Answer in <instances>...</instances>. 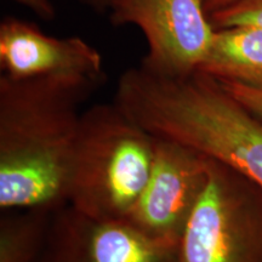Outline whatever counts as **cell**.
<instances>
[{
	"mask_svg": "<svg viewBox=\"0 0 262 262\" xmlns=\"http://www.w3.org/2000/svg\"><path fill=\"white\" fill-rule=\"evenodd\" d=\"M209 158L157 137L146 187L125 220L146 237L181 244L208 179Z\"/></svg>",
	"mask_w": 262,
	"mask_h": 262,
	"instance_id": "obj_6",
	"label": "cell"
},
{
	"mask_svg": "<svg viewBox=\"0 0 262 262\" xmlns=\"http://www.w3.org/2000/svg\"><path fill=\"white\" fill-rule=\"evenodd\" d=\"M21 210V214L2 217L0 262H37L44 249L55 210L44 208Z\"/></svg>",
	"mask_w": 262,
	"mask_h": 262,
	"instance_id": "obj_10",
	"label": "cell"
},
{
	"mask_svg": "<svg viewBox=\"0 0 262 262\" xmlns=\"http://www.w3.org/2000/svg\"><path fill=\"white\" fill-rule=\"evenodd\" d=\"M107 15L116 27L139 28L148 47L140 63L168 75L199 70L215 33L202 0H110Z\"/></svg>",
	"mask_w": 262,
	"mask_h": 262,
	"instance_id": "obj_5",
	"label": "cell"
},
{
	"mask_svg": "<svg viewBox=\"0 0 262 262\" xmlns=\"http://www.w3.org/2000/svg\"><path fill=\"white\" fill-rule=\"evenodd\" d=\"M199 70L219 80L262 83V28L233 26L215 29Z\"/></svg>",
	"mask_w": 262,
	"mask_h": 262,
	"instance_id": "obj_9",
	"label": "cell"
},
{
	"mask_svg": "<svg viewBox=\"0 0 262 262\" xmlns=\"http://www.w3.org/2000/svg\"><path fill=\"white\" fill-rule=\"evenodd\" d=\"M77 2H79L81 5L86 6L88 9L96 12V14L104 15L107 14L110 0H77Z\"/></svg>",
	"mask_w": 262,
	"mask_h": 262,
	"instance_id": "obj_15",
	"label": "cell"
},
{
	"mask_svg": "<svg viewBox=\"0 0 262 262\" xmlns=\"http://www.w3.org/2000/svg\"><path fill=\"white\" fill-rule=\"evenodd\" d=\"M146 129L237 170L262 188V119L202 71L163 81Z\"/></svg>",
	"mask_w": 262,
	"mask_h": 262,
	"instance_id": "obj_2",
	"label": "cell"
},
{
	"mask_svg": "<svg viewBox=\"0 0 262 262\" xmlns=\"http://www.w3.org/2000/svg\"><path fill=\"white\" fill-rule=\"evenodd\" d=\"M203 4H204V8L208 12V15L210 16L214 12L219 11V10H222L227 8L229 5H233L234 3L239 2V0H202Z\"/></svg>",
	"mask_w": 262,
	"mask_h": 262,
	"instance_id": "obj_14",
	"label": "cell"
},
{
	"mask_svg": "<svg viewBox=\"0 0 262 262\" xmlns=\"http://www.w3.org/2000/svg\"><path fill=\"white\" fill-rule=\"evenodd\" d=\"M102 84L0 77V209L67 205L80 106Z\"/></svg>",
	"mask_w": 262,
	"mask_h": 262,
	"instance_id": "obj_1",
	"label": "cell"
},
{
	"mask_svg": "<svg viewBox=\"0 0 262 262\" xmlns=\"http://www.w3.org/2000/svg\"><path fill=\"white\" fill-rule=\"evenodd\" d=\"M0 68L16 79L106 81L102 55L86 40L52 37L34 22L15 16L0 22Z\"/></svg>",
	"mask_w": 262,
	"mask_h": 262,
	"instance_id": "obj_8",
	"label": "cell"
},
{
	"mask_svg": "<svg viewBox=\"0 0 262 262\" xmlns=\"http://www.w3.org/2000/svg\"><path fill=\"white\" fill-rule=\"evenodd\" d=\"M37 262H185L181 244L146 237L126 220H95L70 205L52 214Z\"/></svg>",
	"mask_w": 262,
	"mask_h": 262,
	"instance_id": "obj_7",
	"label": "cell"
},
{
	"mask_svg": "<svg viewBox=\"0 0 262 262\" xmlns=\"http://www.w3.org/2000/svg\"><path fill=\"white\" fill-rule=\"evenodd\" d=\"M181 251L185 262H262V188L209 159Z\"/></svg>",
	"mask_w": 262,
	"mask_h": 262,
	"instance_id": "obj_4",
	"label": "cell"
},
{
	"mask_svg": "<svg viewBox=\"0 0 262 262\" xmlns=\"http://www.w3.org/2000/svg\"><path fill=\"white\" fill-rule=\"evenodd\" d=\"M156 141L113 102L83 111L67 205L95 220H125L152 172Z\"/></svg>",
	"mask_w": 262,
	"mask_h": 262,
	"instance_id": "obj_3",
	"label": "cell"
},
{
	"mask_svg": "<svg viewBox=\"0 0 262 262\" xmlns=\"http://www.w3.org/2000/svg\"><path fill=\"white\" fill-rule=\"evenodd\" d=\"M6 2H12L25 6L45 22H52L57 17L56 6L54 5L52 0H6Z\"/></svg>",
	"mask_w": 262,
	"mask_h": 262,
	"instance_id": "obj_13",
	"label": "cell"
},
{
	"mask_svg": "<svg viewBox=\"0 0 262 262\" xmlns=\"http://www.w3.org/2000/svg\"><path fill=\"white\" fill-rule=\"evenodd\" d=\"M215 29L233 26H255L262 28V0H239L233 5L209 16Z\"/></svg>",
	"mask_w": 262,
	"mask_h": 262,
	"instance_id": "obj_11",
	"label": "cell"
},
{
	"mask_svg": "<svg viewBox=\"0 0 262 262\" xmlns=\"http://www.w3.org/2000/svg\"><path fill=\"white\" fill-rule=\"evenodd\" d=\"M219 81L235 100L262 119V83L250 84L232 80Z\"/></svg>",
	"mask_w": 262,
	"mask_h": 262,
	"instance_id": "obj_12",
	"label": "cell"
}]
</instances>
